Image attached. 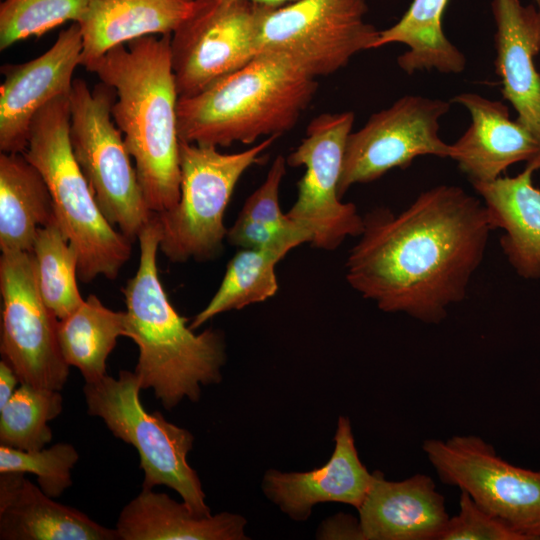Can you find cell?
<instances>
[{
  "label": "cell",
  "mask_w": 540,
  "mask_h": 540,
  "mask_svg": "<svg viewBox=\"0 0 540 540\" xmlns=\"http://www.w3.org/2000/svg\"><path fill=\"white\" fill-rule=\"evenodd\" d=\"M492 230L479 197L438 185L397 214L376 208L363 216L345 278L383 312L438 324L466 298Z\"/></svg>",
  "instance_id": "6da1fadb"
},
{
  "label": "cell",
  "mask_w": 540,
  "mask_h": 540,
  "mask_svg": "<svg viewBox=\"0 0 540 540\" xmlns=\"http://www.w3.org/2000/svg\"><path fill=\"white\" fill-rule=\"evenodd\" d=\"M170 39L171 34L137 38L85 66L116 94L113 120L135 162L145 201L157 214L180 198L179 95Z\"/></svg>",
  "instance_id": "7a4b0ae2"
},
{
  "label": "cell",
  "mask_w": 540,
  "mask_h": 540,
  "mask_svg": "<svg viewBox=\"0 0 540 540\" xmlns=\"http://www.w3.org/2000/svg\"><path fill=\"white\" fill-rule=\"evenodd\" d=\"M138 240V269L122 289L126 337L138 346L134 372L141 388L152 389L162 406L172 410L185 398L197 402L202 386L222 380L226 345L220 330L194 333L169 301L157 266L161 225L156 213Z\"/></svg>",
  "instance_id": "3957f363"
},
{
  "label": "cell",
  "mask_w": 540,
  "mask_h": 540,
  "mask_svg": "<svg viewBox=\"0 0 540 540\" xmlns=\"http://www.w3.org/2000/svg\"><path fill=\"white\" fill-rule=\"evenodd\" d=\"M317 88L287 57L259 53L198 94L179 97V139L218 148L280 136L296 125Z\"/></svg>",
  "instance_id": "277c9868"
},
{
  "label": "cell",
  "mask_w": 540,
  "mask_h": 540,
  "mask_svg": "<svg viewBox=\"0 0 540 540\" xmlns=\"http://www.w3.org/2000/svg\"><path fill=\"white\" fill-rule=\"evenodd\" d=\"M69 94L34 117L23 152L51 194L57 222L78 256V278H117L129 260L132 242L102 214L72 151Z\"/></svg>",
  "instance_id": "5b68a950"
},
{
  "label": "cell",
  "mask_w": 540,
  "mask_h": 540,
  "mask_svg": "<svg viewBox=\"0 0 540 540\" xmlns=\"http://www.w3.org/2000/svg\"><path fill=\"white\" fill-rule=\"evenodd\" d=\"M278 138L267 137L236 153L180 141V198L174 208L156 213L161 225L159 249L170 261H206L221 252L228 231L224 214L233 191Z\"/></svg>",
  "instance_id": "8992f818"
},
{
  "label": "cell",
  "mask_w": 540,
  "mask_h": 540,
  "mask_svg": "<svg viewBox=\"0 0 540 540\" xmlns=\"http://www.w3.org/2000/svg\"><path fill=\"white\" fill-rule=\"evenodd\" d=\"M141 389L135 372L127 370H121L118 378L106 375L85 383L87 412L101 418L116 438L137 450L144 472L142 488L165 485L195 513L210 515L200 478L187 461L194 436L160 412L148 413L140 400Z\"/></svg>",
  "instance_id": "52a82bcc"
},
{
  "label": "cell",
  "mask_w": 540,
  "mask_h": 540,
  "mask_svg": "<svg viewBox=\"0 0 540 540\" xmlns=\"http://www.w3.org/2000/svg\"><path fill=\"white\" fill-rule=\"evenodd\" d=\"M116 94L100 82L90 89L75 79L69 94L70 141L74 157L98 207L131 241L153 213L144 198L122 132L112 117Z\"/></svg>",
  "instance_id": "ba28073f"
},
{
  "label": "cell",
  "mask_w": 540,
  "mask_h": 540,
  "mask_svg": "<svg viewBox=\"0 0 540 540\" xmlns=\"http://www.w3.org/2000/svg\"><path fill=\"white\" fill-rule=\"evenodd\" d=\"M365 0H297L261 5L256 45L259 53L281 54L313 78L344 68L364 50L374 49L379 30L365 20Z\"/></svg>",
  "instance_id": "9c48e42d"
},
{
  "label": "cell",
  "mask_w": 540,
  "mask_h": 540,
  "mask_svg": "<svg viewBox=\"0 0 540 540\" xmlns=\"http://www.w3.org/2000/svg\"><path fill=\"white\" fill-rule=\"evenodd\" d=\"M422 450L443 483L469 494L527 540H540V470L513 465L477 435L427 439Z\"/></svg>",
  "instance_id": "30bf717a"
},
{
  "label": "cell",
  "mask_w": 540,
  "mask_h": 540,
  "mask_svg": "<svg viewBox=\"0 0 540 540\" xmlns=\"http://www.w3.org/2000/svg\"><path fill=\"white\" fill-rule=\"evenodd\" d=\"M354 119L352 111L314 117L301 143L286 158L287 165L305 168L297 199L286 215L311 232L310 244L315 248L334 250L363 230V216L353 203L342 202L338 193Z\"/></svg>",
  "instance_id": "8fae6325"
},
{
  "label": "cell",
  "mask_w": 540,
  "mask_h": 540,
  "mask_svg": "<svg viewBox=\"0 0 540 540\" xmlns=\"http://www.w3.org/2000/svg\"><path fill=\"white\" fill-rule=\"evenodd\" d=\"M0 352L20 383L61 391L69 376L58 318L45 304L32 252H2Z\"/></svg>",
  "instance_id": "7c38bea8"
},
{
  "label": "cell",
  "mask_w": 540,
  "mask_h": 540,
  "mask_svg": "<svg viewBox=\"0 0 540 540\" xmlns=\"http://www.w3.org/2000/svg\"><path fill=\"white\" fill-rule=\"evenodd\" d=\"M451 101L406 95L370 116L347 138L339 196L355 184L369 183L394 168H406L424 155L451 158V144L439 135L440 119Z\"/></svg>",
  "instance_id": "4fadbf2b"
},
{
  "label": "cell",
  "mask_w": 540,
  "mask_h": 540,
  "mask_svg": "<svg viewBox=\"0 0 540 540\" xmlns=\"http://www.w3.org/2000/svg\"><path fill=\"white\" fill-rule=\"evenodd\" d=\"M261 4L197 0L171 34V64L179 97H191L242 68L257 54Z\"/></svg>",
  "instance_id": "5bb4252c"
},
{
  "label": "cell",
  "mask_w": 540,
  "mask_h": 540,
  "mask_svg": "<svg viewBox=\"0 0 540 540\" xmlns=\"http://www.w3.org/2000/svg\"><path fill=\"white\" fill-rule=\"evenodd\" d=\"M82 49L80 26L72 23L42 55L1 67V153H23L36 114L54 99L70 94L74 71L81 65Z\"/></svg>",
  "instance_id": "9a60e30c"
},
{
  "label": "cell",
  "mask_w": 540,
  "mask_h": 540,
  "mask_svg": "<svg viewBox=\"0 0 540 540\" xmlns=\"http://www.w3.org/2000/svg\"><path fill=\"white\" fill-rule=\"evenodd\" d=\"M330 459L306 472L270 469L262 481L263 492L280 510L295 521H305L315 505L337 502L362 505L374 479L361 462L349 418L340 416Z\"/></svg>",
  "instance_id": "2e32d148"
},
{
  "label": "cell",
  "mask_w": 540,
  "mask_h": 540,
  "mask_svg": "<svg viewBox=\"0 0 540 540\" xmlns=\"http://www.w3.org/2000/svg\"><path fill=\"white\" fill-rule=\"evenodd\" d=\"M451 103L465 107L471 117L467 130L451 144V159L471 184L495 180L518 162L540 169L538 141L510 118L503 102L466 92L456 95Z\"/></svg>",
  "instance_id": "e0dca14e"
},
{
  "label": "cell",
  "mask_w": 540,
  "mask_h": 540,
  "mask_svg": "<svg viewBox=\"0 0 540 540\" xmlns=\"http://www.w3.org/2000/svg\"><path fill=\"white\" fill-rule=\"evenodd\" d=\"M496 24L495 72L502 95L517 113L515 119L540 145V73L535 57L540 52V8L520 0H492Z\"/></svg>",
  "instance_id": "ac0fdd59"
},
{
  "label": "cell",
  "mask_w": 540,
  "mask_h": 540,
  "mask_svg": "<svg viewBox=\"0 0 540 540\" xmlns=\"http://www.w3.org/2000/svg\"><path fill=\"white\" fill-rule=\"evenodd\" d=\"M358 512L362 540H440L450 518L443 495L422 473L390 481L374 472Z\"/></svg>",
  "instance_id": "d6986e66"
},
{
  "label": "cell",
  "mask_w": 540,
  "mask_h": 540,
  "mask_svg": "<svg viewBox=\"0 0 540 540\" xmlns=\"http://www.w3.org/2000/svg\"><path fill=\"white\" fill-rule=\"evenodd\" d=\"M1 540H119L115 529L55 502L22 473H0Z\"/></svg>",
  "instance_id": "ffe728a7"
},
{
  "label": "cell",
  "mask_w": 540,
  "mask_h": 540,
  "mask_svg": "<svg viewBox=\"0 0 540 540\" xmlns=\"http://www.w3.org/2000/svg\"><path fill=\"white\" fill-rule=\"evenodd\" d=\"M531 165L516 176H500L472 186L485 205L494 229H502L500 247L515 273L540 279V189L533 184Z\"/></svg>",
  "instance_id": "44dd1931"
},
{
  "label": "cell",
  "mask_w": 540,
  "mask_h": 540,
  "mask_svg": "<svg viewBox=\"0 0 540 540\" xmlns=\"http://www.w3.org/2000/svg\"><path fill=\"white\" fill-rule=\"evenodd\" d=\"M246 519L236 513H195L166 493L142 488L126 504L115 530L119 540H245Z\"/></svg>",
  "instance_id": "7402d4cb"
},
{
  "label": "cell",
  "mask_w": 540,
  "mask_h": 540,
  "mask_svg": "<svg viewBox=\"0 0 540 540\" xmlns=\"http://www.w3.org/2000/svg\"><path fill=\"white\" fill-rule=\"evenodd\" d=\"M197 0H91L78 23L82 33L81 66L131 40L172 34L192 13Z\"/></svg>",
  "instance_id": "603a6c76"
},
{
  "label": "cell",
  "mask_w": 540,
  "mask_h": 540,
  "mask_svg": "<svg viewBox=\"0 0 540 540\" xmlns=\"http://www.w3.org/2000/svg\"><path fill=\"white\" fill-rule=\"evenodd\" d=\"M55 218L53 200L40 172L23 153H1V252H32L38 229Z\"/></svg>",
  "instance_id": "cb8c5ba5"
},
{
  "label": "cell",
  "mask_w": 540,
  "mask_h": 540,
  "mask_svg": "<svg viewBox=\"0 0 540 540\" xmlns=\"http://www.w3.org/2000/svg\"><path fill=\"white\" fill-rule=\"evenodd\" d=\"M449 0H413L401 19L379 31L374 49L399 43L407 50L397 58L408 75L436 70L456 74L466 67L465 55L446 37L442 18Z\"/></svg>",
  "instance_id": "d4e9b609"
},
{
  "label": "cell",
  "mask_w": 540,
  "mask_h": 540,
  "mask_svg": "<svg viewBox=\"0 0 540 540\" xmlns=\"http://www.w3.org/2000/svg\"><path fill=\"white\" fill-rule=\"evenodd\" d=\"M309 243L295 236L260 248L240 249L229 261L224 277L209 303L193 318L195 330L215 316L263 302L278 291L275 267L293 248Z\"/></svg>",
  "instance_id": "484cf974"
},
{
  "label": "cell",
  "mask_w": 540,
  "mask_h": 540,
  "mask_svg": "<svg viewBox=\"0 0 540 540\" xmlns=\"http://www.w3.org/2000/svg\"><path fill=\"white\" fill-rule=\"evenodd\" d=\"M126 337L125 311L106 307L95 295L58 322V341L69 366L78 368L85 383L106 376V361L119 337Z\"/></svg>",
  "instance_id": "4316f807"
},
{
  "label": "cell",
  "mask_w": 540,
  "mask_h": 540,
  "mask_svg": "<svg viewBox=\"0 0 540 540\" xmlns=\"http://www.w3.org/2000/svg\"><path fill=\"white\" fill-rule=\"evenodd\" d=\"M286 166L282 155L274 159L263 183L247 198L228 229V243L240 249L260 248L295 236L306 237L311 243V232L290 220L280 207V185Z\"/></svg>",
  "instance_id": "83f0119b"
},
{
  "label": "cell",
  "mask_w": 540,
  "mask_h": 540,
  "mask_svg": "<svg viewBox=\"0 0 540 540\" xmlns=\"http://www.w3.org/2000/svg\"><path fill=\"white\" fill-rule=\"evenodd\" d=\"M32 253L38 286L47 307L61 320L82 305L78 256L57 219L37 231Z\"/></svg>",
  "instance_id": "f1b7e54d"
},
{
  "label": "cell",
  "mask_w": 540,
  "mask_h": 540,
  "mask_svg": "<svg viewBox=\"0 0 540 540\" xmlns=\"http://www.w3.org/2000/svg\"><path fill=\"white\" fill-rule=\"evenodd\" d=\"M62 408L60 391L21 383L0 409V445L24 451L44 448L53 437L48 422Z\"/></svg>",
  "instance_id": "f546056e"
},
{
  "label": "cell",
  "mask_w": 540,
  "mask_h": 540,
  "mask_svg": "<svg viewBox=\"0 0 540 540\" xmlns=\"http://www.w3.org/2000/svg\"><path fill=\"white\" fill-rule=\"evenodd\" d=\"M91 0H4L0 5V50L41 36L67 21L79 23Z\"/></svg>",
  "instance_id": "4dcf8cb0"
},
{
  "label": "cell",
  "mask_w": 540,
  "mask_h": 540,
  "mask_svg": "<svg viewBox=\"0 0 540 540\" xmlns=\"http://www.w3.org/2000/svg\"><path fill=\"white\" fill-rule=\"evenodd\" d=\"M79 459L69 443L24 451L0 445V473L33 474L41 490L52 498L61 496L72 485L71 471Z\"/></svg>",
  "instance_id": "1f68e13d"
},
{
  "label": "cell",
  "mask_w": 540,
  "mask_h": 540,
  "mask_svg": "<svg viewBox=\"0 0 540 540\" xmlns=\"http://www.w3.org/2000/svg\"><path fill=\"white\" fill-rule=\"evenodd\" d=\"M440 540H527L508 523L460 491L459 512L450 517Z\"/></svg>",
  "instance_id": "d6a6232c"
},
{
  "label": "cell",
  "mask_w": 540,
  "mask_h": 540,
  "mask_svg": "<svg viewBox=\"0 0 540 540\" xmlns=\"http://www.w3.org/2000/svg\"><path fill=\"white\" fill-rule=\"evenodd\" d=\"M318 538L362 540L359 519L347 514H338L324 521Z\"/></svg>",
  "instance_id": "836d02e7"
},
{
  "label": "cell",
  "mask_w": 540,
  "mask_h": 540,
  "mask_svg": "<svg viewBox=\"0 0 540 540\" xmlns=\"http://www.w3.org/2000/svg\"><path fill=\"white\" fill-rule=\"evenodd\" d=\"M18 382L20 381L14 369L2 359L0 361V409L12 397Z\"/></svg>",
  "instance_id": "e575fe53"
},
{
  "label": "cell",
  "mask_w": 540,
  "mask_h": 540,
  "mask_svg": "<svg viewBox=\"0 0 540 540\" xmlns=\"http://www.w3.org/2000/svg\"><path fill=\"white\" fill-rule=\"evenodd\" d=\"M247 1H251L257 4L266 5V6L278 7V6H283V5L292 3L297 0H247Z\"/></svg>",
  "instance_id": "d590c367"
},
{
  "label": "cell",
  "mask_w": 540,
  "mask_h": 540,
  "mask_svg": "<svg viewBox=\"0 0 540 540\" xmlns=\"http://www.w3.org/2000/svg\"><path fill=\"white\" fill-rule=\"evenodd\" d=\"M537 3V6L540 8V0H535Z\"/></svg>",
  "instance_id": "8d00e7d4"
}]
</instances>
